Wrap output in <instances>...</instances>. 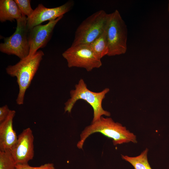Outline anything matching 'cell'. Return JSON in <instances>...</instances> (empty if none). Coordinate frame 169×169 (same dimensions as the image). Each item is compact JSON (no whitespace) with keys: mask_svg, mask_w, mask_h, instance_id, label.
Wrapping results in <instances>:
<instances>
[{"mask_svg":"<svg viewBox=\"0 0 169 169\" xmlns=\"http://www.w3.org/2000/svg\"><path fill=\"white\" fill-rule=\"evenodd\" d=\"M95 133H100L112 139L115 146L131 142L137 143L136 136L127 130L125 127L115 122L111 118L102 116L99 120L91 122L82 131L79 140L77 144V148L82 149L86 139Z\"/></svg>","mask_w":169,"mask_h":169,"instance_id":"obj_1","label":"cell"},{"mask_svg":"<svg viewBox=\"0 0 169 169\" xmlns=\"http://www.w3.org/2000/svg\"><path fill=\"white\" fill-rule=\"evenodd\" d=\"M44 55L43 52L39 50L33 55L20 59L16 64L6 67L7 74L12 77L17 78L19 88L16 99L18 105L23 104L26 91L29 87Z\"/></svg>","mask_w":169,"mask_h":169,"instance_id":"obj_2","label":"cell"},{"mask_svg":"<svg viewBox=\"0 0 169 169\" xmlns=\"http://www.w3.org/2000/svg\"><path fill=\"white\" fill-rule=\"evenodd\" d=\"M75 89L70 92V98L64 103V112L71 113L76 101L79 100L86 101L92 108L93 117L92 122L99 120L103 115L109 117L110 114L102 107V102L105 95L110 91L106 88L100 92H95L89 89L83 79H80L75 86Z\"/></svg>","mask_w":169,"mask_h":169,"instance_id":"obj_3","label":"cell"},{"mask_svg":"<svg viewBox=\"0 0 169 169\" xmlns=\"http://www.w3.org/2000/svg\"><path fill=\"white\" fill-rule=\"evenodd\" d=\"M109 16L110 14L101 10L85 19L77 27L71 45L90 44L105 30Z\"/></svg>","mask_w":169,"mask_h":169,"instance_id":"obj_4","label":"cell"},{"mask_svg":"<svg viewBox=\"0 0 169 169\" xmlns=\"http://www.w3.org/2000/svg\"><path fill=\"white\" fill-rule=\"evenodd\" d=\"M108 56L124 54L127 49V29L117 10L110 13L106 28Z\"/></svg>","mask_w":169,"mask_h":169,"instance_id":"obj_5","label":"cell"},{"mask_svg":"<svg viewBox=\"0 0 169 169\" xmlns=\"http://www.w3.org/2000/svg\"><path fill=\"white\" fill-rule=\"evenodd\" d=\"M16 21L15 32L4 38V42L0 44V51L8 55H15L22 59L28 56L30 50L27 17L22 16Z\"/></svg>","mask_w":169,"mask_h":169,"instance_id":"obj_6","label":"cell"},{"mask_svg":"<svg viewBox=\"0 0 169 169\" xmlns=\"http://www.w3.org/2000/svg\"><path fill=\"white\" fill-rule=\"evenodd\" d=\"M62 55L69 68H83L89 72L102 65L101 59L95 54L90 44L71 45Z\"/></svg>","mask_w":169,"mask_h":169,"instance_id":"obj_7","label":"cell"},{"mask_svg":"<svg viewBox=\"0 0 169 169\" xmlns=\"http://www.w3.org/2000/svg\"><path fill=\"white\" fill-rule=\"evenodd\" d=\"M74 5L72 0L67 1L62 5L54 8L45 7L42 4H39L34 10L32 14L27 17V26L28 30L41 24L46 21L54 20L69 12Z\"/></svg>","mask_w":169,"mask_h":169,"instance_id":"obj_8","label":"cell"},{"mask_svg":"<svg viewBox=\"0 0 169 169\" xmlns=\"http://www.w3.org/2000/svg\"><path fill=\"white\" fill-rule=\"evenodd\" d=\"M63 16L49 21L46 24L37 25L29 30L28 38L30 50L28 56L33 55L39 49L46 45L52 37L55 26Z\"/></svg>","mask_w":169,"mask_h":169,"instance_id":"obj_9","label":"cell"},{"mask_svg":"<svg viewBox=\"0 0 169 169\" xmlns=\"http://www.w3.org/2000/svg\"><path fill=\"white\" fill-rule=\"evenodd\" d=\"M34 136L32 130L28 127L18 136L17 142L10 150L17 164H28L34 156Z\"/></svg>","mask_w":169,"mask_h":169,"instance_id":"obj_10","label":"cell"},{"mask_svg":"<svg viewBox=\"0 0 169 169\" xmlns=\"http://www.w3.org/2000/svg\"><path fill=\"white\" fill-rule=\"evenodd\" d=\"M15 114V110H11L7 118L0 123V151L11 150L17 142L18 136L13 127Z\"/></svg>","mask_w":169,"mask_h":169,"instance_id":"obj_11","label":"cell"},{"mask_svg":"<svg viewBox=\"0 0 169 169\" xmlns=\"http://www.w3.org/2000/svg\"><path fill=\"white\" fill-rule=\"evenodd\" d=\"M22 13L14 0H0V21L11 22L21 18Z\"/></svg>","mask_w":169,"mask_h":169,"instance_id":"obj_12","label":"cell"},{"mask_svg":"<svg viewBox=\"0 0 169 169\" xmlns=\"http://www.w3.org/2000/svg\"><path fill=\"white\" fill-rule=\"evenodd\" d=\"M106 28L99 36L90 44L95 54L100 59L107 55L109 51Z\"/></svg>","mask_w":169,"mask_h":169,"instance_id":"obj_13","label":"cell"},{"mask_svg":"<svg viewBox=\"0 0 169 169\" xmlns=\"http://www.w3.org/2000/svg\"><path fill=\"white\" fill-rule=\"evenodd\" d=\"M148 151V149L146 148L137 156L130 157L121 155V157L123 160L130 163L134 169H152L147 159Z\"/></svg>","mask_w":169,"mask_h":169,"instance_id":"obj_14","label":"cell"},{"mask_svg":"<svg viewBox=\"0 0 169 169\" xmlns=\"http://www.w3.org/2000/svg\"><path fill=\"white\" fill-rule=\"evenodd\" d=\"M16 165L10 150L0 151V169H16Z\"/></svg>","mask_w":169,"mask_h":169,"instance_id":"obj_15","label":"cell"},{"mask_svg":"<svg viewBox=\"0 0 169 169\" xmlns=\"http://www.w3.org/2000/svg\"><path fill=\"white\" fill-rule=\"evenodd\" d=\"M20 11L22 16H30L34 10L31 8L30 0H14Z\"/></svg>","mask_w":169,"mask_h":169,"instance_id":"obj_16","label":"cell"},{"mask_svg":"<svg viewBox=\"0 0 169 169\" xmlns=\"http://www.w3.org/2000/svg\"><path fill=\"white\" fill-rule=\"evenodd\" d=\"M16 169H55V168L53 163H48L36 167L31 166L28 164H17L16 166Z\"/></svg>","mask_w":169,"mask_h":169,"instance_id":"obj_17","label":"cell"},{"mask_svg":"<svg viewBox=\"0 0 169 169\" xmlns=\"http://www.w3.org/2000/svg\"><path fill=\"white\" fill-rule=\"evenodd\" d=\"M6 105L0 108V123L4 121L8 117L11 111Z\"/></svg>","mask_w":169,"mask_h":169,"instance_id":"obj_18","label":"cell"}]
</instances>
